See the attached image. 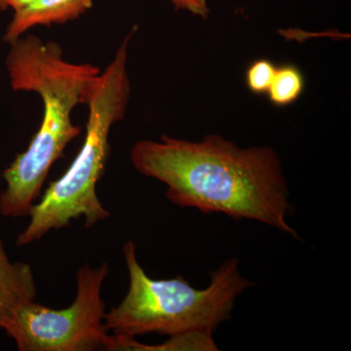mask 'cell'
Wrapping results in <instances>:
<instances>
[{
  "label": "cell",
  "instance_id": "cell-3",
  "mask_svg": "<svg viewBox=\"0 0 351 351\" xmlns=\"http://www.w3.org/2000/svg\"><path fill=\"white\" fill-rule=\"evenodd\" d=\"M135 31L128 32L114 57L101 71L100 80L87 104L88 119L84 141L66 172L50 182L41 199L29 212V221L18 235L17 246L43 239L52 230L66 228L83 218L87 228L110 216L97 195V186L105 173L110 145V133L125 117L131 86L127 71L128 46Z\"/></svg>",
  "mask_w": 351,
  "mask_h": 351
},
{
  "label": "cell",
  "instance_id": "cell-6",
  "mask_svg": "<svg viewBox=\"0 0 351 351\" xmlns=\"http://www.w3.org/2000/svg\"><path fill=\"white\" fill-rule=\"evenodd\" d=\"M95 0H34L29 6L14 13L4 34L10 44L32 29L63 25L78 19L93 6Z\"/></svg>",
  "mask_w": 351,
  "mask_h": 351
},
{
  "label": "cell",
  "instance_id": "cell-7",
  "mask_svg": "<svg viewBox=\"0 0 351 351\" xmlns=\"http://www.w3.org/2000/svg\"><path fill=\"white\" fill-rule=\"evenodd\" d=\"M36 299V279L31 265L12 262L0 237V329L6 327L18 307Z\"/></svg>",
  "mask_w": 351,
  "mask_h": 351
},
{
  "label": "cell",
  "instance_id": "cell-11",
  "mask_svg": "<svg viewBox=\"0 0 351 351\" xmlns=\"http://www.w3.org/2000/svg\"><path fill=\"white\" fill-rule=\"evenodd\" d=\"M178 10L189 11L200 17H207L209 14L208 0H170Z\"/></svg>",
  "mask_w": 351,
  "mask_h": 351
},
{
  "label": "cell",
  "instance_id": "cell-1",
  "mask_svg": "<svg viewBox=\"0 0 351 351\" xmlns=\"http://www.w3.org/2000/svg\"><path fill=\"white\" fill-rule=\"evenodd\" d=\"M131 162L145 177L163 182L166 197L204 214L251 219L299 239L280 159L270 147L241 149L219 135L201 142L162 136L138 141Z\"/></svg>",
  "mask_w": 351,
  "mask_h": 351
},
{
  "label": "cell",
  "instance_id": "cell-2",
  "mask_svg": "<svg viewBox=\"0 0 351 351\" xmlns=\"http://www.w3.org/2000/svg\"><path fill=\"white\" fill-rule=\"evenodd\" d=\"M6 57L11 87L16 92L38 94L43 114L36 135L25 152L2 171L6 186L0 193V215L6 218L29 216L51 168L64 156L82 129L73 122L75 108L89 103L101 69L91 64L64 59L56 41L25 34L9 44Z\"/></svg>",
  "mask_w": 351,
  "mask_h": 351
},
{
  "label": "cell",
  "instance_id": "cell-5",
  "mask_svg": "<svg viewBox=\"0 0 351 351\" xmlns=\"http://www.w3.org/2000/svg\"><path fill=\"white\" fill-rule=\"evenodd\" d=\"M110 267L86 263L76 272V295L68 307L54 309L27 302L18 307L4 331L21 351L106 350L110 334L105 326L101 289Z\"/></svg>",
  "mask_w": 351,
  "mask_h": 351
},
{
  "label": "cell",
  "instance_id": "cell-4",
  "mask_svg": "<svg viewBox=\"0 0 351 351\" xmlns=\"http://www.w3.org/2000/svg\"><path fill=\"white\" fill-rule=\"evenodd\" d=\"M129 288L119 306L106 313L108 332L119 336L159 334L173 336L191 331L213 332L232 318L240 294L254 285L242 276L239 261L232 258L210 272L211 282L195 289L184 276L156 280L141 267L136 245L123 247Z\"/></svg>",
  "mask_w": 351,
  "mask_h": 351
},
{
  "label": "cell",
  "instance_id": "cell-9",
  "mask_svg": "<svg viewBox=\"0 0 351 351\" xmlns=\"http://www.w3.org/2000/svg\"><path fill=\"white\" fill-rule=\"evenodd\" d=\"M304 89V78L302 71L294 64H284L276 68L267 95L274 105L285 107L295 103Z\"/></svg>",
  "mask_w": 351,
  "mask_h": 351
},
{
  "label": "cell",
  "instance_id": "cell-8",
  "mask_svg": "<svg viewBox=\"0 0 351 351\" xmlns=\"http://www.w3.org/2000/svg\"><path fill=\"white\" fill-rule=\"evenodd\" d=\"M106 350L110 351H217L213 332L191 331L173 335L158 345H145L131 337L110 334Z\"/></svg>",
  "mask_w": 351,
  "mask_h": 351
},
{
  "label": "cell",
  "instance_id": "cell-10",
  "mask_svg": "<svg viewBox=\"0 0 351 351\" xmlns=\"http://www.w3.org/2000/svg\"><path fill=\"white\" fill-rule=\"evenodd\" d=\"M276 68V64L267 59L257 60L250 64L246 71V84L252 93H267Z\"/></svg>",
  "mask_w": 351,
  "mask_h": 351
},
{
  "label": "cell",
  "instance_id": "cell-12",
  "mask_svg": "<svg viewBox=\"0 0 351 351\" xmlns=\"http://www.w3.org/2000/svg\"><path fill=\"white\" fill-rule=\"evenodd\" d=\"M34 0H0V11L12 10L14 13L29 6Z\"/></svg>",
  "mask_w": 351,
  "mask_h": 351
}]
</instances>
